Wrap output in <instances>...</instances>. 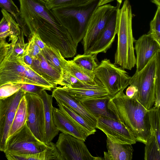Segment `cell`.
I'll return each mask as SVG.
<instances>
[{
	"label": "cell",
	"mask_w": 160,
	"mask_h": 160,
	"mask_svg": "<svg viewBox=\"0 0 160 160\" xmlns=\"http://www.w3.org/2000/svg\"><path fill=\"white\" fill-rule=\"evenodd\" d=\"M24 36L37 33L46 45L57 48L65 44L71 35L46 3L41 0H18Z\"/></svg>",
	"instance_id": "6da1fadb"
},
{
	"label": "cell",
	"mask_w": 160,
	"mask_h": 160,
	"mask_svg": "<svg viewBox=\"0 0 160 160\" xmlns=\"http://www.w3.org/2000/svg\"><path fill=\"white\" fill-rule=\"evenodd\" d=\"M123 90L111 96L108 108L133 135L136 142L145 144L151 136L148 110L135 98L128 97Z\"/></svg>",
	"instance_id": "7a4b0ae2"
},
{
	"label": "cell",
	"mask_w": 160,
	"mask_h": 160,
	"mask_svg": "<svg viewBox=\"0 0 160 160\" xmlns=\"http://www.w3.org/2000/svg\"><path fill=\"white\" fill-rule=\"evenodd\" d=\"M118 3L116 6V33L118 37L114 64L124 69L131 70L136 65L132 34V14L129 0H125L122 6Z\"/></svg>",
	"instance_id": "3957f363"
},
{
	"label": "cell",
	"mask_w": 160,
	"mask_h": 160,
	"mask_svg": "<svg viewBox=\"0 0 160 160\" xmlns=\"http://www.w3.org/2000/svg\"><path fill=\"white\" fill-rule=\"evenodd\" d=\"M100 1L93 0L82 5L58 7L51 9L77 46L84 37L91 18L99 6Z\"/></svg>",
	"instance_id": "277c9868"
},
{
	"label": "cell",
	"mask_w": 160,
	"mask_h": 160,
	"mask_svg": "<svg viewBox=\"0 0 160 160\" xmlns=\"http://www.w3.org/2000/svg\"><path fill=\"white\" fill-rule=\"evenodd\" d=\"M10 51L0 65V86L8 83H21L42 86L49 91L55 88L30 67L12 57Z\"/></svg>",
	"instance_id": "5b68a950"
},
{
	"label": "cell",
	"mask_w": 160,
	"mask_h": 160,
	"mask_svg": "<svg viewBox=\"0 0 160 160\" xmlns=\"http://www.w3.org/2000/svg\"><path fill=\"white\" fill-rule=\"evenodd\" d=\"M159 51L146 65L131 77L129 85L135 87L137 92L135 98L146 109L154 105L155 101V80Z\"/></svg>",
	"instance_id": "8992f818"
},
{
	"label": "cell",
	"mask_w": 160,
	"mask_h": 160,
	"mask_svg": "<svg viewBox=\"0 0 160 160\" xmlns=\"http://www.w3.org/2000/svg\"><path fill=\"white\" fill-rule=\"evenodd\" d=\"M93 72L105 87L110 96L114 95L129 85L131 77L124 69L105 58L98 63Z\"/></svg>",
	"instance_id": "52a82bcc"
},
{
	"label": "cell",
	"mask_w": 160,
	"mask_h": 160,
	"mask_svg": "<svg viewBox=\"0 0 160 160\" xmlns=\"http://www.w3.org/2000/svg\"><path fill=\"white\" fill-rule=\"evenodd\" d=\"M48 143L38 139L27 125L26 122L18 132L8 137L6 150L7 153L33 154L44 150Z\"/></svg>",
	"instance_id": "ba28073f"
},
{
	"label": "cell",
	"mask_w": 160,
	"mask_h": 160,
	"mask_svg": "<svg viewBox=\"0 0 160 160\" xmlns=\"http://www.w3.org/2000/svg\"><path fill=\"white\" fill-rule=\"evenodd\" d=\"M25 92L20 89L6 98L0 99V151L6 150L7 140L16 112Z\"/></svg>",
	"instance_id": "9c48e42d"
},
{
	"label": "cell",
	"mask_w": 160,
	"mask_h": 160,
	"mask_svg": "<svg viewBox=\"0 0 160 160\" xmlns=\"http://www.w3.org/2000/svg\"><path fill=\"white\" fill-rule=\"evenodd\" d=\"M84 141L68 134H59L56 146L64 160H98L103 159L92 156Z\"/></svg>",
	"instance_id": "30bf717a"
},
{
	"label": "cell",
	"mask_w": 160,
	"mask_h": 160,
	"mask_svg": "<svg viewBox=\"0 0 160 160\" xmlns=\"http://www.w3.org/2000/svg\"><path fill=\"white\" fill-rule=\"evenodd\" d=\"M110 4L98 6L93 14L82 39L84 54H87L105 27L109 19L116 10Z\"/></svg>",
	"instance_id": "8fae6325"
},
{
	"label": "cell",
	"mask_w": 160,
	"mask_h": 160,
	"mask_svg": "<svg viewBox=\"0 0 160 160\" xmlns=\"http://www.w3.org/2000/svg\"><path fill=\"white\" fill-rule=\"evenodd\" d=\"M27 118L26 124L35 137L45 143V121L44 107L41 98L38 95L26 92Z\"/></svg>",
	"instance_id": "7c38bea8"
},
{
	"label": "cell",
	"mask_w": 160,
	"mask_h": 160,
	"mask_svg": "<svg viewBox=\"0 0 160 160\" xmlns=\"http://www.w3.org/2000/svg\"><path fill=\"white\" fill-rule=\"evenodd\" d=\"M96 128L102 131L112 142L120 144L136 143L133 135L116 119L104 116L97 118Z\"/></svg>",
	"instance_id": "4fadbf2b"
},
{
	"label": "cell",
	"mask_w": 160,
	"mask_h": 160,
	"mask_svg": "<svg viewBox=\"0 0 160 160\" xmlns=\"http://www.w3.org/2000/svg\"><path fill=\"white\" fill-rule=\"evenodd\" d=\"M134 43L136 72H138L146 65L156 53L160 51V44L148 34L141 36L135 40Z\"/></svg>",
	"instance_id": "5bb4252c"
},
{
	"label": "cell",
	"mask_w": 160,
	"mask_h": 160,
	"mask_svg": "<svg viewBox=\"0 0 160 160\" xmlns=\"http://www.w3.org/2000/svg\"><path fill=\"white\" fill-rule=\"evenodd\" d=\"M52 96L57 103H64L82 116L93 128H96L97 119L82 104L80 101L72 97L62 87H56L54 88Z\"/></svg>",
	"instance_id": "9a60e30c"
},
{
	"label": "cell",
	"mask_w": 160,
	"mask_h": 160,
	"mask_svg": "<svg viewBox=\"0 0 160 160\" xmlns=\"http://www.w3.org/2000/svg\"><path fill=\"white\" fill-rule=\"evenodd\" d=\"M116 9L110 17L104 29L87 54L98 55L101 52L106 53L111 47L116 34Z\"/></svg>",
	"instance_id": "2e32d148"
},
{
	"label": "cell",
	"mask_w": 160,
	"mask_h": 160,
	"mask_svg": "<svg viewBox=\"0 0 160 160\" xmlns=\"http://www.w3.org/2000/svg\"><path fill=\"white\" fill-rule=\"evenodd\" d=\"M52 113L54 124L59 131L85 141L88 136L72 119L59 108L54 107Z\"/></svg>",
	"instance_id": "e0dca14e"
},
{
	"label": "cell",
	"mask_w": 160,
	"mask_h": 160,
	"mask_svg": "<svg viewBox=\"0 0 160 160\" xmlns=\"http://www.w3.org/2000/svg\"><path fill=\"white\" fill-rule=\"evenodd\" d=\"M43 90L39 96L42 99L44 107L45 121V143H48L58 134L59 130L55 126L52 113V95Z\"/></svg>",
	"instance_id": "ac0fdd59"
},
{
	"label": "cell",
	"mask_w": 160,
	"mask_h": 160,
	"mask_svg": "<svg viewBox=\"0 0 160 160\" xmlns=\"http://www.w3.org/2000/svg\"><path fill=\"white\" fill-rule=\"evenodd\" d=\"M30 67L38 74L53 85H60L62 79L61 73L55 69L46 61L41 51L38 57L33 59Z\"/></svg>",
	"instance_id": "d6986e66"
},
{
	"label": "cell",
	"mask_w": 160,
	"mask_h": 160,
	"mask_svg": "<svg viewBox=\"0 0 160 160\" xmlns=\"http://www.w3.org/2000/svg\"><path fill=\"white\" fill-rule=\"evenodd\" d=\"M97 79V82L96 84H88L83 88H72L64 86L62 88L72 97L80 102L87 99L100 98L109 95L105 87Z\"/></svg>",
	"instance_id": "ffe728a7"
},
{
	"label": "cell",
	"mask_w": 160,
	"mask_h": 160,
	"mask_svg": "<svg viewBox=\"0 0 160 160\" xmlns=\"http://www.w3.org/2000/svg\"><path fill=\"white\" fill-rule=\"evenodd\" d=\"M60 59L62 67L63 70L84 84L95 85L97 83V79L93 72L76 64L72 60H66L61 54Z\"/></svg>",
	"instance_id": "44dd1931"
},
{
	"label": "cell",
	"mask_w": 160,
	"mask_h": 160,
	"mask_svg": "<svg viewBox=\"0 0 160 160\" xmlns=\"http://www.w3.org/2000/svg\"><path fill=\"white\" fill-rule=\"evenodd\" d=\"M2 18L0 21V42L5 41L9 37L12 44L17 41L21 29L12 16L4 10H1Z\"/></svg>",
	"instance_id": "7402d4cb"
},
{
	"label": "cell",
	"mask_w": 160,
	"mask_h": 160,
	"mask_svg": "<svg viewBox=\"0 0 160 160\" xmlns=\"http://www.w3.org/2000/svg\"><path fill=\"white\" fill-rule=\"evenodd\" d=\"M110 98L111 96L108 95L100 98L87 99L80 102L96 119L100 116H104L116 119L108 108V103Z\"/></svg>",
	"instance_id": "603a6c76"
},
{
	"label": "cell",
	"mask_w": 160,
	"mask_h": 160,
	"mask_svg": "<svg viewBox=\"0 0 160 160\" xmlns=\"http://www.w3.org/2000/svg\"><path fill=\"white\" fill-rule=\"evenodd\" d=\"M107 152H104V160H131L133 149L132 144H120L106 140Z\"/></svg>",
	"instance_id": "cb8c5ba5"
},
{
	"label": "cell",
	"mask_w": 160,
	"mask_h": 160,
	"mask_svg": "<svg viewBox=\"0 0 160 160\" xmlns=\"http://www.w3.org/2000/svg\"><path fill=\"white\" fill-rule=\"evenodd\" d=\"M57 104L59 108L72 119L81 128L88 137L95 133L96 131V128H93L78 113L64 103Z\"/></svg>",
	"instance_id": "d4e9b609"
},
{
	"label": "cell",
	"mask_w": 160,
	"mask_h": 160,
	"mask_svg": "<svg viewBox=\"0 0 160 160\" xmlns=\"http://www.w3.org/2000/svg\"><path fill=\"white\" fill-rule=\"evenodd\" d=\"M27 106L25 96L20 100L16 110L9 133V137L19 131L26 122Z\"/></svg>",
	"instance_id": "484cf974"
},
{
	"label": "cell",
	"mask_w": 160,
	"mask_h": 160,
	"mask_svg": "<svg viewBox=\"0 0 160 160\" xmlns=\"http://www.w3.org/2000/svg\"><path fill=\"white\" fill-rule=\"evenodd\" d=\"M41 51L47 62L62 74V69L60 59L61 53L59 51L46 45Z\"/></svg>",
	"instance_id": "4316f807"
},
{
	"label": "cell",
	"mask_w": 160,
	"mask_h": 160,
	"mask_svg": "<svg viewBox=\"0 0 160 160\" xmlns=\"http://www.w3.org/2000/svg\"><path fill=\"white\" fill-rule=\"evenodd\" d=\"M151 135L154 136L158 146L160 145V108L153 106L148 110Z\"/></svg>",
	"instance_id": "83f0119b"
},
{
	"label": "cell",
	"mask_w": 160,
	"mask_h": 160,
	"mask_svg": "<svg viewBox=\"0 0 160 160\" xmlns=\"http://www.w3.org/2000/svg\"><path fill=\"white\" fill-rule=\"evenodd\" d=\"M97 55L93 54H78L74 57L72 60L76 64L93 72L99 63Z\"/></svg>",
	"instance_id": "f1b7e54d"
},
{
	"label": "cell",
	"mask_w": 160,
	"mask_h": 160,
	"mask_svg": "<svg viewBox=\"0 0 160 160\" xmlns=\"http://www.w3.org/2000/svg\"><path fill=\"white\" fill-rule=\"evenodd\" d=\"M145 144L144 159L160 160V147L155 137L151 135Z\"/></svg>",
	"instance_id": "f546056e"
},
{
	"label": "cell",
	"mask_w": 160,
	"mask_h": 160,
	"mask_svg": "<svg viewBox=\"0 0 160 160\" xmlns=\"http://www.w3.org/2000/svg\"><path fill=\"white\" fill-rule=\"evenodd\" d=\"M24 35L21 30V33L16 42L12 44L10 55L13 58L22 62V58L26 53L28 43L24 42Z\"/></svg>",
	"instance_id": "4dcf8cb0"
},
{
	"label": "cell",
	"mask_w": 160,
	"mask_h": 160,
	"mask_svg": "<svg viewBox=\"0 0 160 160\" xmlns=\"http://www.w3.org/2000/svg\"><path fill=\"white\" fill-rule=\"evenodd\" d=\"M0 7L5 11L10 12L14 17L23 33L24 28L21 19L20 10L12 0H0Z\"/></svg>",
	"instance_id": "1f68e13d"
},
{
	"label": "cell",
	"mask_w": 160,
	"mask_h": 160,
	"mask_svg": "<svg viewBox=\"0 0 160 160\" xmlns=\"http://www.w3.org/2000/svg\"><path fill=\"white\" fill-rule=\"evenodd\" d=\"M150 30L147 34L160 44V6L158 7L154 18L150 22Z\"/></svg>",
	"instance_id": "d6a6232c"
},
{
	"label": "cell",
	"mask_w": 160,
	"mask_h": 160,
	"mask_svg": "<svg viewBox=\"0 0 160 160\" xmlns=\"http://www.w3.org/2000/svg\"><path fill=\"white\" fill-rule=\"evenodd\" d=\"M93 0H49L46 3L49 9L61 7L77 6L85 4Z\"/></svg>",
	"instance_id": "836d02e7"
},
{
	"label": "cell",
	"mask_w": 160,
	"mask_h": 160,
	"mask_svg": "<svg viewBox=\"0 0 160 160\" xmlns=\"http://www.w3.org/2000/svg\"><path fill=\"white\" fill-rule=\"evenodd\" d=\"M62 79L60 85L72 88H81L86 87L85 84L74 77L62 69Z\"/></svg>",
	"instance_id": "e575fe53"
},
{
	"label": "cell",
	"mask_w": 160,
	"mask_h": 160,
	"mask_svg": "<svg viewBox=\"0 0 160 160\" xmlns=\"http://www.w3.org/2000/svg\"><path fill=\"white\" fill-rule=\"evenodd\" d=\"M155 101L154 106L160 108V52L159 53L155 80Z\"/></svg>",
	"instance_id": "d590c367"
},
{
	"label": "cell",
	"mask_w": 160,
	"mask_h": 160,
	"mask_svg": "<svg viewBox=\"0 0 160 160\" xmlns=\"http://www.w3.org/2000/svg\"><path fill=\"white\" fill-rule=\"evenodd\" d=\"M20 89L18 83H8L0 86V99H4L12 96Z\"/></svg>",
	"instance_id": "8d00e7d4"
},
{
	"label": "cell",
	"mask_w": 160,
	"mask_h": 160,
	"mask_svg": "<svg viewBox=\"0 0 160 160\" xmlns=\"http://www.w3.org/2000/svg\"><path fill=\"white\" fill-rule=\"evenodd\" d=\"M18 83L20 89L22 91L38 96L39 95L43 90H48L47 88L40 86L30 84Z\"/></svg>",
	"instance_id": "74e56055"
},
{
	"label": "cell",
	"mask_w": 160,
	"mask_h": 160,
	"mask_svg": "<svg viewBox=\"0 0 160 160\" xmlns=\"http://www.w3.org/2000/svg\"><path fill=\"white\" fill-rule=\"evenodd\" d=\"M28 38V42L26 48V53L34 59L38 57L41 52V50L35 43L32 35Z\"/></svg>",
	"instance_id": "f35d334b"
},
{
	"label": "cell",
	"mask_w": 160,
	"mask_h": 160,
	"mask_svg": "<svg viewBox=\"0 0 160 160\" xmlns=\"http://www.w3.org/2000/svg\"><path fill=\"white\" fill-rule=\"evenodd\" d=\"M12 48L11 43L5 41L0 42V65L9 54Z\"/></svg>",
	"instance_id": "ab89813d"
},
{
	"label": "cell",
	"mask_w": 160,
	"mask_h": 160,
	"mask_svg": "<svg viewBox=\"0 0 160 160\" xmlns=\"http://www.w3.org/2000/svg\"><path fill=\"white\" fill-rule=\"evenodd\" d=\"M32 36L36 44L40 48L41 50L43 49L46 45L41 39L38 35L34 32L32 34Z\"/></svg>",
	"instance_id": "60d3db41"
},
{
	"label": "cell",
	"mask_w": 160,
	"mask_h": 160,
	"mask_svg": "<svg viewBox=\"0 0 160 160\" xmlns=\"http://www.w3.org/2000/svg\"><path fill=\"white\" fill-rule=\"evenodd\" d=\"M137 92V90L135 87L130 85L127 89L126 95L130 98H134Z\"/></svg>",
	"instance_id": "b9f144b4"
},
{
	"label": "cell",
	"mask_w": 160,
	"mask_h": 160,
	"mask_svg": "<svg viewBox=\"0 0 160 160\" xmlns=\"http://www.w3.org/2000/svg\"><path fill=\"white\" fill-rule=\"evenodd\" d=\"M22 61L23 62L30 67L32 63L33 58L30 55L26 53L22 58Z\"/></svg>",
	"instance_id": "7bdbcfd3"
},
{
	"label": "cell",
	"mask_w": 160,
	"mask_h": 160,
	"mask_svg": "<svg viewBox=\"0 0 160 160\" xmlns=\"http://www.w3.org/2000/svg\"><path fill=\"white\" fill-rule=\"evenodd\" d=\"M152 2L156 4L158 7L160 6V0H151Z\"/></svg>",
	"instance_id": "ee69618b"
},
{
	"label": "cell",
	"mask_w": 160,
	"mask_h": 160,
	"mask_svg": "<svg viewBox=\"0 0 160 160\" xmlns=\"http://www.w3.org/2000/svg\"><path fill=\"white\" fill-rule=\"evenodd\" d=\"M41 0L45 2V3H47L48 2L49 0Z\"/></svg>",
	"instance_id": "f6af8a7d"
}]
</instances>
